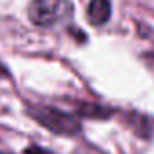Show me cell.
<instances>
[{
	"label": "cell",
	"mask_w": 154,
	"mask_h": 154,
	"mask_svg": "<svg viewBox=\"0 0 154 154\" xmlns=\"http://www.w3.org/2000/svg\"><path fill=\"white\" fill-rule=\"evenodd\" d=\"M0 76H9V71L6 69V65L0 63Z\"/></svg>",
	"instance_id": "8"
},
{
	"label": "cell",
	"mask_w": 154,
	"mask_h": 154,
	"mask_svg": "<svg viewBox=\"0 0 154 154\" xmlns=\"http://www.w3.org/2000/svg\"><path fill=\"white\" fill-rule=\"evenodd\" d=\"M0 154H8V152H0Z\"/></svg>",
	"instance_id": "9"
},
{
	"label": "cell",
	"mask_w": 154,
	"mask_h": 154,
	"mask_svg": "<svg viewBox=\"0 0 154 154\" xmlns=\"http://www.w3.org/2000/svg\"><path fill=\"white\" fill-rule=\"evenodd\" d=\"M131 127L136 131V134H140V136H143V138H149L150 136V123H149V120L145 118V116H138V114H134L132 118H131Z\"/></svg>",
	"instance_id": "5"
},
{
	"label": "cell",
	"mask_w": 154,
	"mask_h": 154,
	"mask_svg": "<svg viewBox=\"0 0 154 154\" xmlns=\"http://www.w3.org/2000/svg\"><path fill=\"white\" fill-rule=\"evenodd\" d=\"M143 60H147V63L154 67V51H152V53H145V54H143Z\"/></svg>",
	"instance_id": "7"
},
{
	"label": "cell",
	"mask_w": 154,
	"mask_h": 154,
	"mask_svg": "<svg viewBox=\"0 0 154 154\" xmlns=\"http://www.w3.org/2000/svg\"><path fill=\"white\" fill-rule=\"evenodd\" d=\"M26 112L38 125H42L44 129H47L58 136H76L82 131L80 118L76 114L65 112V111L51 107V105L33 103V105H27Z\"/></svg>",
	"instance_id": "1"
},
{
	"label": "cell",
	"mask_w": 154,
	"mask_h": 154,
	"mask_svg": "<svg viewBox=\"0 0 154 154\" xmlns=\"http://www.w3.org/2000/svg\"><path fill=\"white\" fill-rule=\"evenodd\" d=\"M112 15V4L111 0H91L89 9H87V18L93 26H103L109 22Z\"/></svg>",
	"instance_id": "4"
},
{
	"label": "cell",
	"mask_w": 154,
	"mask_h": 154,
	"mask_svg": "<svg viewBox=\"0 0 154 154\" xmlns=\"http://www.w3.org/2000/svg\"><path fill=\"white\" fill-rule=\"evenodd\" d=\"M74 6L71 0H31L27 8L29 20L40 27H51L72 17Z\"/></svg>",
	"instance_id": "2"
},
{
	"label": "cell",
	"mask_w": 154,
	"mask_h": 154,
	"mask_svg": "<svg viewBox=\"0 0 154 154\" xmlns=\"http://www.w3.org/2000/svg\"><path fill=\"white\" fill-rule=\"evenodd\" d=\"M24 152L26 154H54V152H51V150H47L44 147H38V145H29Z\"/></svg>",
	"instance_id": "6"
},
{
	"label": "cell",
	"mask_w": 154,
	"mask_h": 154,
	"mask_svg": "<svg viewBox=\"0 0 154 154\" xmlns=\"http://www.w3.org/2000/svg\"><path fill=\"white\" fill-rule=\"evenodd\" d=\"M112 109L102 103L93 102H76V116L78 118H89V120H109L112 116Z\"/></svg>",
	"instance_id": "3"
}]
</instances>
